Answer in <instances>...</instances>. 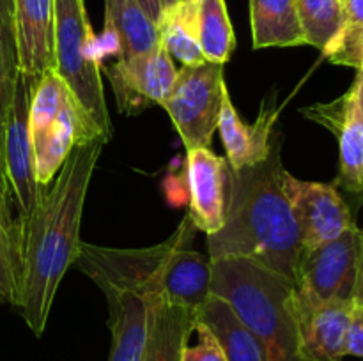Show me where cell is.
<instances>
[{
  "label": "cell",
  "instance_id": "cell-1",
  "mask_svg": "<svg viewBox=\"0 0 363 361\" xmlns=\"http://www.w3.org/2000/svg\"><path fill=\"white\" fill-rule=\"evenodd\" d=\"M103 142L73 149L48 193L43 190L30 218L20 229L21 282L18 308L28 328L41 336L62 276L80 253L85 197Z\"/></svg>",
  "mask_w": 363,
  "mask_h": 361
},
{
  "label": "cell",
  "instance_id": "cell-2",
  "mask_svg": "<svg viewBox=\"0 0 363 361\" xmlns=\"http://www.w3.org/2000/svg\"><path fill=\"white\" fill-rule=\"evenodd\" d=\"M284 172L280 137L264 161L230 168L225 222L208 236L206 246L209 258H250L296 287L303 244L284 190Z\"/></svg>",
  "mask_w": 363,
  "mask_h": 361
},
{
  "label": "cell",
  "instance_id": "cell-3",
  "mask_svg": "<svg viewBox=\"0 0 363 361\" xmlns=\"http://www.w3.org/2000/svg\"><path fill=\"white\" fill-rule=\"evenodd\" d=\"M195 230L186 214L156 246L119 250L82 243L74 264L105 297L133 294L147 303L165 301L195 311L211 294V258L194 250Z\"/></svg>",
  "mask_w": 363,
  "mask_h": 361
},
{
  "label": "cell",
  "instance_id": "cell-4",
  "mask_svg": "<svg viewBox=\"0 0 363 361\" xmlns=\"http://www.w3.org/2000/svg\"><path fill=\"white\" fill-rule=\"evenodd\" d=\"M296 287L245 257L211 258V294L222 297L261 345L264 361H305L291 297Z\"/></svg>",
  "mask_w": 363,
  "mask_h": 361
},
{
  "label": "cell",
  "instance_id": "cell-5",
  "mask_svg": "<svg viewBox=\"0 0 363 361\" xmlns=\"http://www.w3.org/2000/svg\"><path fill=\"white\" fill-rule=\"evenodd\" d=\"M53 69L108 142L112 122L84 0H53Z\"/></svg>",
  "mask_w": 363,
  "mask_h": 361
},
{
  "label": "cell",
  "instance_id": "cell-6",
  "mask_svg": "<svg viewBox=\"0 0 363 361\" xmlns=\"http://www.w3.org/2000/svg\"><path fill=\"white\" fill-rule=\"evenodd\" d=\"M225 92L223 64L206 60L177 69L172 91L162 106L172 119L186 151L209 147L218 130Z\"/></svg>",
  "mask_w": 363,
  "mask_h": 361
},
{
  "label": "cell",
  "instance_id": "cell-7",
  "mask_svg": "<svg viewBox=\"0 0 363 361\" xmlns=\"http://www.w3.org/2000/svg\"><path fill=\"white\" fill-rule=\"evenodd\" d=\"M39 78L20 73L14 87L9 119L4 140V193L18 209V229L27 223L45 188L39 186L34 172L28 113ZM21 237V236H20Z\"/></svg>",
  "mask_w": 363,
  "mask_h": 361
},
{
  "label": "cell",
  "instance_id": "cell-8",
  "mask_svg": "<svg viewBox=\"0 0 363 361\" xmlns=\"http://www.w3.org/2000/svg\"><path fill=\"white\" fill-rule=\"evenodd\" d=\"M360 258L357 225L330 243L305 250L298 265L296 296L303 303L353 301Z\"/></svg>",
  "mask_w": 363,
  "mask_h": 361
},
{
  "label": "cell",
  "instance_id": "cell-9",
  "mask_svg": "<svg viewBox=\"0 0 363 361\" xmlns=\"http://www.w3.org/2000/svg\"><path fill=\"white\" fill-rule=\"evenodd\" d=\"M307 119L332 131L339 140L337 183L354 195L363 193V71L340 98L301 110Z\"/></svg>",
  "mask_w": 363,
  "mask_h": 361
},
{
  "label": "cell",
  "instance_id": "cell-10",
  "mask_svg": "<svg viewBox=\"0 0 363 361\" xmlns=\"http://www.w3.org/2000/svg\"><path fill=\"white\" fill-rule=\"evenodd\" d=\"M284 190L300 230L303 251L330 243L354 227L350 207L335 184L301 180L286 170Z\"/></svg>",
  "mask_w": 363,
  "mask_h": 361
},
{
  "label": "cell",
  "instance_id": "cell-11",
  "mask_svg": "<svg viewBox=\"0 0 363 361\" xmlns=\"http://www.w3.org/2000/svg\"><path fill=\"white\" fill-rule=\"evenodd\" d=\"M105 71L112 81L119 112L123 113L140 112L149 103L162 106L177 76L174 59L162 42L145 55L119 59Z\"/></svg>",
  "mask_w": 363,
  "mask_h": 361
},
{
  "label": "cell",
  "instance_id": "cell-12",
  "mask_svg": "<svg viewBox=\"0 0 363 361\" xmlns=\"http://www.w3.org/2000/svg\"><path fill=\"white\" fill-rule=\"evenodd\" d=\"M96 140L106 144L91 117L67 88L55 119L41 133L30 137L34 172L39 186L46 188L52 183L77 145Z\"/></svg>",
  "mask_w": 363,
  "mask_h": 361
},
{
  "label": "cell",
  "instance_id": "cell-13",
  "mask_svg": "<svg viewBox=\"0 0 363 361\" xmlns=\"http://www.w3.org/2000/svg\"><path fill=\"white\" fill-rule=\"evenodd\" d=\"M186 177L190 190V209L186 214L195 229L208 236L218 232L225 222L230 166L225 158L209 147L186 151Z\"/></svg>",
  "mask_w": 363,
  "mask_h": 361
},
{
  "label": "cell",
  "instance_id": "cell-14",
  "mask_svg": "<svg viewBox=\"0 0 363 361\" xmlns=\"http://www.w3.org/2000/svg\"><path fill=\"white\" fill-rule=\"evenodd\" d=\"M291 308L298 326L300 349L305 361H342L346 357L344 343L353 301L308 304L296 296L294 289Z\"/></svg>",
  "mask_w": 363,
  "mask_h": 361
},
{
  "label": "cell",
  "instance_id": "cell-15",
  "mask_svg": "<svg viewBox=\"0 0 363 361\" xmlns=\"http://www.w3.org/2000/svg\"><path fill=\"white\" fill-rule=\"evenodd\" d=\"M18 69L39 78L53 67V0H13Z\"/></svg>",
  "mask_w": 363,
  "mask_h": 361
},
{
  "label": "cell",
  "instance_id": "cell-16",
  "mask_svg": "<svg viewBox=\"0 0 363 361\" xmlns=\"http://www.w3.org/2000/svg\"><path fill=\"white\" fill-rule=\"evenodd\" d=\"M279 110L262 105L261 113L254 124L243 122L240 113L230 101L229 91L223 94L222 112H220L218 131L222 134L225 159L233 170L257 165L264 161L272 152L277 137H273V124L277 122Z\"/></svg>",
  "mask_w": 363,
  "mask_h": 361
},
{
  "label": "cell",
  "instance_id": "cell-17",
  "mask_svg": "<svg viewBox=\"0 0 363 361\" xmlns=\"http://www.w3.org/2000/svg\"><path fill=\"white\" fill-rule=\"evenodd\" d=\"M194 324H201L211 331L225 361H264L255 336L222 297L209 294L206 303L194 311Z\"/></svg>",
  "mask_w": 363,
  "mask_h": 361
},
{
  "label": "cell",
  "instance_id": "cell-18",
  "mask_svg": "<svg viewBox=\"0 0 363 361\" xmlns=\"http://www.w3.org/2000/svg\"><path fill=\"white\" fill-rule=\"evenodd\" d=\"M112 347L108 361H142L149 329V303L133 294L106 297Z\"/></svg>",
  "mask_w": 363,
  "mask_h": 361
},
{
  "label": "cell",
  "instance_id": "cell-19",
  "mask_svg": "<svg viewBox=\"0 0 363 361\" xmlns=\"http://www.w3.org/2000/svg\"><path fill=\"white\" fill-rule=\"evenodd\" d=\"M195 329L194 311L177 304L149 303V329L142 361H181Z\"/></svg>",
  "mask_w": 363,
  "mask_h": 361
},
{
  "label": "cell",
  "instance_id": "cell-20",
  "mask_svg": "<svg viewBox=\"0 0 363 361\" xmlns=\"http://www.w3.org/2000/svg\"><path fill=\"white\" fill-rule=\"evenodd\" d=\"M106 25L117 42L119 59L145 55L160 42L158 25L138 0H105Z\"/></svg>",
  "mask_w": 363,
  "mask_h": 361
},
{
  "label": "cell",
  "instance_id": "cell-21",
  "mask_svg": "<svg viewBox=\"0 0 363 361\" xmlns=\"http://www.w3.org/2000/svg\"><path fill=\"white\" fill-rule=\"evenodd\" d=\"M250 25L255 50L305 45L294 0H250Z\"/></svg>",
  "mask_w": 363,
  "mask_h": 361
},
{
  "label": "cell",
  "instance_id": "cell-22",
  "mask_svg": "<svg viewBox=\"0 0 363 361\" xmlns=\"http://www.w3.org/2000/svg\"><path fill=\"white\" fill-rule=\"evenodd\" d=\"M158 34L163 48L183 66L206 62L199 39L197 0H179L169 9H163L158 21Z\"/></svg>",
  "mask_w": 363,
  "mask_h": 361
},
{
  "label": "cell",
  "instance_id": "cell-23",
  "mask_svg": "<svg viewBox=\"0 0 363 361\" xmlns=\"http://www.w3.org/2000/svg\"><path fill=\"white\" fill-rule=\"evenodd\" d=\"M197 6L199 39L204 59L225 66L236 48V38L225 0H197Z\"/></svg>",
  "mask_w": 363,
  "mask_h": 361
},
{
  "label": "cell",
  "instance_id": "cell-24",
  "mask_svg": "<svg viewBox=\"0 0 363 361\" xmlns=\"http://www.w3.org/2000/svg\"><path fill=\"white\" fill-rule=\"evenodd\" d=\"M294 4L305 45L315 46L325 53L344 28L340 0H294Z\"/></svg>",
  "mask_w": 363,
  "mask_h": 361
},
{
  "label": "cell",
  "instance_id": "cell-25",
  "mask_svg": "<svg viewBox=\"0 0 363 361\" xmlns=\"http://www.w3.org/2000/svg\"><path fill=\"white\" fill-rule=\"evenodd\" d=\"M18 74H20V69H18L13 23L0 20V197L4 200H6V193H4V140H6L7 119H9Z\"/></svg>",
  "mask_w": 363,
  "mask_h": 361
},
{
  "label": "cell",
  "instance_id": "cell-26",
  "mask_svg": "<svg viewBox=\"0 0 363 361\" xmlns=\"http://www.w3.org/2000/svg\"><path fill=\"white\" fill-rule=\"evenodd\" d=\"M21 237L20 234H0V303H20Z\"/></svg>",
  "mask_w": 363,
  "mask_h": 361
},
{
  "label": "cell",
  "instance_id": "cell-27",
  "mask_svg": "<svg viewBox=\"0 0 363 361\" xmlns=\"http://www.w3.org/2000/svg\"><path fill=\"white\" fill-rule=\"evenodd\" d=\"M325 55L330 62L363 71V25L344 27Z\"/></svg>",
  "mask_w": 363,
  "mask_h": 361
},
{
  "label": "cell",
  "instance_id": "cell-28",
  "mask_svg": "<svg viewBox=\"0 0 363 361\" xmlns=\"http://www.w3.org/2000/svg\"><path fill=\"white\" fill-rule=\"evenodd\" d=\"M194 331L199 333V343L195 347H184L181 361H225L218 342L208 328L195 324Z\"/></svg>",
  "mask_w": 363,
  "mask_h": 361
},
{
  "label": "cell",
  "instance_id": "cell-29",
  "mask_svg": "<svg viewBox=\"0 0 363 361\" xmlns=\"http://www.w3.org/2000/svg\"><path fill=\"white\" fill-rule=\"evenodd\" d=\"M344 350H346V356H357L363 360V303L353 301Z\"/></svg>",
  "mask_w": 363,
  "mask_h": 361
},
{
  "label": "cell",
  "instance_id": "cell-30",
  "mask_svg": "<svg viewBox=\"0 0 363 361\" xmlns=\"http://www.w3.org/2000/svg\"><path fill=\"white\" fill-rule=\"evenodd\" d=\"M344 14V27L363 25V0H340Z\"/></svg>",
  "mask_w": 363,
  "mask_h": 361
},
{
  "label": "cell",
  "instance_id": "cell-31",
  "mask_svg": "<svg viewBox=\"0 0 363 361\" xmlns=\"http://www.w3.org/2000/svg\"><path fill=\"white\" fill-rule=\"evenodd\" d=\"M353 301L354 303H363V229H360V258H358V276Z\"/></svg>",
  "mask_w": 363,
  "mask_h": 361
},
{
  "label": "cell",
  "instance_id": "cell-32",
  "mask_svg": "<svg viewBox=\"0 0 363 361\" xmlns=\"http://www.w3.org/2000/svg\"><path fill=\"white\" fill-rule=\"evenodd\" d=\"M138 4L144 7V11L147 13V16L151 18L156 25H158L160 18H162V14H163L162 0H138Z\"/></svg>",
  "mask_w": 363,
  "mask_h": 361
},
{
  "label": "cell",
  "instance_id": "cell-33",
  "mask_svg": "<svg viewBox=\"0 0 363 361\" xmlns=\"http://www.w3.org/2000/svg\"><path fill=\"white\" fill-rule=\"evenodd\" d=\"M0 20L13 23V0H0Z\"/></svg>",
  "mask_w": 363,
  "mask_h": 361
},
{
  "label": "cell",
  "instance_id": "cell-34",
  "mask_svg": "<svg viewBox=\"0 0 363 361\" xmlns=\"http://www.w3.org/2000/svg\"><path fill=\"white\" fill-rule=\"evenodd\" d=\"M177 2H179V0H162L163 9H169V7H172L174 4H177Z\"/></svg>",
  "mask_w": 363,
  "mask_h": 361
},
{
  "label": "cell",
  "instance_id": "cell-35",
  "mask_svg": "<svg viewBox=\"0 0 363 361\" xmlns=\"http://www.w3.org/2000/svg\"><path fill=\"white\" fill-rule=\"evenodd\" d=\"M360 197H362V200H363V193H362V195H360Z\"/></svg>",
  "mask_w": 363,
  "mask_h": 361
}]
</instances>
